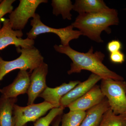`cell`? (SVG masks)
I'll return each mask as SVG.
<instances>
[{
  "label": "cell",
  "instance_id": "cell-1",
  "mask_svg": "<svg viewBox=\"0 0 126 126\" xmlns=\"http://www.w3.org/2000/svg\"><path fill=\"white\" fill-rule=\"evenodd\" d=\"M54 48L56 52L66 55L72 60L70 69L67 72L68 74L79 73L82 70H87L99 76L102 79L124 80L123 77L110 70L104 64L103 61L105 55L101 52H94L93 47L86 53L76 51L69 45H55Z\"/></svg>",
  "mask_w": 126,
  "mask_h": 126
},
{
  "label": "cell",
  "instance_id": "cell-2",
  "mask_svg": "<svg viewBox=\"0 0 126 126\" xmlns=\"http://www.w3.org/2000/svg\"><path fill=\"white\" fill-rule=\"evenodd\" d=\"M119 18L117 11L109 9L107 10L92 14H79L72 25L78 29L82 35L98 43L103 42L101 37L102 32H111L110 26L118 25Z\"/></svg>",
  "mask_w": 126,
  "mask_h": 126
},
{
  "label": "cell",
  "instance_id": "cell-3",
  "mask_svg": "<svg viewBox=\"0 0 126 126\" xmlns=\"http://www.w3.org/2000/svg\"><path fill=\"white\" fill-rule=\"evenodd\" d=\"M20 56L11 61L4 60L0 55V82L10 72L16 70H29V73L44 63V58L38 49L34 46L28 48L16 47Z\"/></svg>",
  "mask_w": 126,
  "mask_h": 126
},
{
  "label": "cell",
  "instance_id": "cell-4",
  "mask_svg": "<svg viewBox=\"0 0 126 126\" xmlns=\"http://www.w3.org/2000/svg\"><path fill=\"white\" fill-rule=\"evenodd\" d=\"M100 87L113 112L115 115L126 116V81L102 79Z\"/></svg>",
  "mask_w": 126,
  "mask_h": 126
},
{
  "label": "cell",
  "instance_id": "cell-5",
  "mask_svg": "<svg viewBox=\"0 0 126 126\" xmlns=\"http://www.w3.org/2000/svg\"><path fill=\"white\" fill-rule=\"evenodd\" d=\"M33 19L31 21L32 28L27 33V38L31 39H36L38 35L45 33H53L59 37L61 45L63 46L69 45V42L72 40L77 39L82 34L78 30H74V27L70 26L60 29H55L46 25L41 21L40 16L35 14Z\"/></svg>",
  "mask_w": 126,
  "mask_h": 126
},
{
  "label": "cell",
  "instance_id": "cell-6",
  "mask_svg": "<svg viewBox=\"0 0 126 126\" xmlns=\"http://www.w3.org/2000/svg\"><path fill=\"white\" fill-rule=\"evenodd\" d=\"M47 2V0H20L18 7L9 16V21L13 29H24L30 18L34 16L38 6L42 3Z\"/></svg>",
  "mask_w": 126,
  "mask_h": 126
},
{
  "label": "cell",
  "instance_id": "cell-7",
  "mask_svg": "<svg viewBox=\"0 0 126 126\" xmlns=\"http://www.w3.org/2000/svg\"><path fill=\"white\" fill-rule=\"evenodd\" d=\"M53 108V106L45 101L26 107H21L16 104L13 111L15 126H24L29 122H35Z\"/></svg>",
  "mask_w": 126,
  "mask_h": 126
},
{
  "label": "cell",
  "instance_id": "cell-8",
  "mask_svg": "<svg viewBox=\"0 0 126 126\" xmlns=\"http://www.w3.org/2000/svg\"><path fill=\"white\" fill-rule=\"evenodd\" d=\"M23 32L13 29L9 19L3 20V25L0 29V50L9 45H14L16 47L22 48L32 47L34 44V40L27 38L22 39Z\"/></svg>",
  "mask_w": 126,
  "mask_h": 126
},
{
  "label": "cell",
  "instance_id": "cell-9",
  "mask_svg": "<svg viewBox=\"0 0 126 126\" xmlns=\"http://www.w3.org/2000/svg\"><path fill=\"white\" fill-rule=\"evenodd\" d=\"M48 73V64L44 62L30 75V84L27 93V105L34 104L35 99L47 87L46 78Z\"/></svg>",
  "mask_w": 126,
  "mask_h": 126
},
{
  "label": "cell",
  "instance_id": "cell-10",
  "mask_svg": "<svg viewBox=\"0 0 126 126\" xmlns=\"http://www.w3.org/2000/svg\"><path fill=\"white\" fill-rule=\"evenodd\" d=\"M100 86L95 85L89 92L68 106L70 110L86 111L100 103L105 98Z\"/></svg>",
  "mask_w": 126,
  "mask_h": 126
},
{
  "label": "cell",
  "instance_id": "cell-11",
  "mask_svg": "<svg viewBox=\"0 0 126 126\" xmlns=\"http://www.w3.org/2000/svg\"><path fill=\"white\" fill-rule=\"evenodd\" d=\"M30 84L29 73L27 70H20L13 82L0 89V93L6 98L17 97L20 94H27Z\"/></svg>",
  "mask_w": 126,
  "mask_h": 126
},
{
  "label": "cell",
  "instance_id": "cell-12",
  "mask_svg": "<svg viewBox=\"0 0 126 126\" xmlns=\"http://www.w3.org/2000/svg\"><path fill=\"white\" fill-rule=\"evenodd\" d=\"M102 79L99 76L92 73L87 80L80 82L62 98L60 107L64 109L68 107L70 104L86 94Z\"/></svg>",
  "mask_w": 126,
  "mask_h": 126
},
{
  "label": "cell",
  "instance_id": "cell-13",
  "mask_svg": "<svg viewBox=\"0 0 126 126\" xmlns=\"http://www.w3.org/2000/svg\"><path fill=\"white\" fill-rule=\"evenodd\" d=\"M80 82L79 80L72 81L68 83H63L55 88L47 87L39 97L43 98L44 101L50 104L55 108L60 107L62 98Z\"/></svg>",
  "mask_w": 126,
  "mask_h": 126
},
{
  "label": "cell",
  "instance_id": "cell-14",
  "mask_svg": "<svg viewBox=\"0 0 126 126\" xmlns=\"http://www.w3.org/2000/svg\"><path fill=\"white\" fill-rule=\"evenodd\" d=\"M110 108L108 101L105 97L99 104L86 111V117L80 126H98L103 115Z\"/></svg>",
  "mask_w": 126,
  "mask_h": 126
},
{
  "label": "cell",
  "instance_id": "cell-15",
  "mask_svg": "<svg viewBox=\"0 0 126 126\" xmlns=\"http://www.w3.org/2000/svg\"><path fill=\"white\" fill-rule=\"evenodd\" d=\"M18 98L0 97V126H15L14 106Z\"/></svg>",
  "mask_w": 126,
  "mask_h": 126
},
{
  "label": "cell",
  "instance_id": "cell-16",
  "mask_svg": "<svg viewBox=\"0 0 126 126\" xmlns=\"http://www.w3.org/2000/svg\"><path fill=\"white\" fill-rule=\"evenodd\" d=\"M109 9L102 0H77L73 10L79 14L98 13Z\"/></svg>",
  "mask_w": 126,
  "mask_h": 126
},
{
  "label": "cell",
  "instance_id": "cell-17",
  "mask_svg": "<svg viewBox=\"0 0 126 126\" xmlns=\"http://www.w3.org/2000/svg\"><path fill=\"white\" fill-rule=\"evenodd\" d=\"M53 14L56 16L61 15L63 19H72L70 11L73 9V5L70 0H52Z\"/></svg>",
  "mask_w": 126,
  "mask_h": 126
},
{
  "label": "cell",
  "instance_id": "cell-18",
  "mask_svg": "<svg viewBox=\"0 0 126 126\" xmlns=\"http://www.w3.org/2000/svg\"><path fill=\"white\" fill-rule=\"evenodd\" d=\"M86 115V111L70 110L62 115L60 126H80Z\"/></svg>",
  "mask_w": 126,
  "mask_h": 126
},
{
  "label": "cell",
  "instance_id": "cell-19",
  "mask_svg": "<svg viewBox=\"0 0 126 126\" xmlns=\"http://www.w3.org/2000/svg\"><path fill=\"white\" fill-rule=\"evenodd\" d=\"M98 126H126V116L115 115L109 109L103 115Z\"/></svg>",
  "mask_w": 126,
  "mask_h": 126
},
{
  "label": "cell",
  "instance_id": "cell-20",
  "mask_svg": "<svg viewBox=\"0 0 126 126\" xmlns=\"http://www.w3.org/2000/svg\"><path fill=\"white\" fill-rule=\"evenodd\" d=\"M64 109L61 107L52 109L45 116L36 120L34 126H49L57 116L63 115Z\"/></svg>",
  "mask_w": 126,
  "mask_h": 126
},
{
  "label": "cell",
  "instance_id": "cell-21",
  "mask_svg": "<svg viewBox=\"0 0 126 126\" xmlns=\"http://www.w3.org/2000/svg\"><path fill=\"white\" fill-rule=\"evenodd\" d=\"M15 0H3L0 3V29H1V22L2 17L7 14H10L13 11L12 4Z\"/></svg>",
  "mask_w": 126,
  "mask_h": 126
},
{
  "label": "cell",
  "instance_id": "cell-22",
  "mask_svg": "<svg viewBox=\"0 0 126 126\" xmlns=\"http://www.w3.org/2000/svg\"><path fill=\"white\" fill-rule=\"evenodd\" d=\"M109 59L112 63L114 64H122L125 60V56L121 51L110 54Z\"/></svg>",
  "mask_w": 126,
  "mask_h": 126
},
{
  "label": "cell",
  "instance_id": "cell-23",
  "mask_svg": "<svg viewBox=\"0 0 126 126\" xmlns=\"http://www.w3.org/2000/svg\"><path fill=\"white\" fill-rule=\"evenodd\" d=\"M122 48V45L119 40H112L109 42L107 48L109 52L111 53L121 51Z\"/></svg>",
  "mask_w": 126,
  "mask_h": 126
},
{
  "label": "cell",
  "instance_id": "cell-24",
  "mask_svg": "<svg viewBox=\"0 0 126 126\" xmlns=\"http://www.w3.org/2000/svg\"><path fill=\"white\" fill-rule=\"evenodd\" d=\"M62 115H59L54 119L53 122L52 126H60V124L61 122V117Z\"/></svg>",
  "mask_w": 126,
  "mask_h": 126
},
{
  "label": "cell",
  "instance_id": "cell-25",
  "mask_svg": "<svg viewBox=\"0 0 126 126\" xmlns=\"http://www.w3.org/2000/svg\"><path fill=\"white\" fill-rule=\"evenodd\" d=\"M2 0H0V3L1 2V1H2Z\"/></svg>",
  "mask_w": 126,
  "mask_h": 126
},
{
  "label": "cell",
  "instance_id": "cell-26",
  "mask_svg": "<svg viewBox=\"0 0 126 126\" xmlns=\"http://www.w3.org/2000/svg\"><path fill=\"white\" fill-rule=\"evenodd\" d=\"M27 126V124H26V125H25V126Z\"/></svg>",
  "mask_w": 126,
  "mask_h": 126
},
{
  "label": "cell",
  "instance_id": "cell-27",
  "mask_svg": "<svg viewBox=\"0 0 126 126\" xmlns=\"http://www.w3.org/2000/svg\"></svg>",
  "mask_w": 126,
  "mask_h": 126
}]
</instances>
